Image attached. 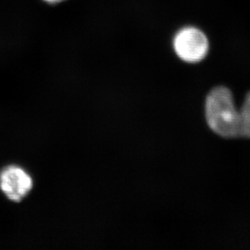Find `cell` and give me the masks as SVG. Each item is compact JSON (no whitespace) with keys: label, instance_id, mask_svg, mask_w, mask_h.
<instances>
[{"label":"cell","instance_id":"6da1fadb","mask_svg":"<svg viewBox=\"0 0 250 250\" xmlns=\"http://www.w3.org/2000/svg\"><path fill=\"white\" fill-rule=\"evenodd\" d=\"M206 117L210 129L224 138L240 136V113L234 105L231 91L226 87L211 90L206 102Z\"/></svg>","mask_w":250,"mask_h":250},{"label":"cell","instance_id":"277c9868","mask_svg":"<svg viewBox=\"0 0 250 250\" xmlns=\"http://www.w3.org/2000/svg\"><path fill=\"white\" fill-rule=\"evenodd\" d=\"M240 113V136L250 138V92L246 96Z\"/></svg>","mask_w":250,"mask_h":250},{"label":"cell","instance_id":"3957f363","mask_svg":"<svg viewBox=\"0 0 250 250\" xmlns=\"http://www.w3.org/2000/svg\"><path fill=\"white\" fill-rule=\"evenodd\" d=\"M33 187V178L23 167L8 166L0 172V189L12 202L23 200Z\"/></svg>","mask_w":250,"mask_h":250},{"label":"cell","instance_id":"7a4b0ae2","mask_svg":"<svg viewBox=\"0 0 250 250\" xmlns=\"http://www.w3.org/2000/svg\"><path fill=\"white\" fill-rule=\"evenodd\" d=\"M173 50L182 61L195 63L205 59L209 41L204 32L194 26H186L177 31L172 41Z\"/></svg>","mask_w":250,"mask_h":250},{"label":"cell","instance_id":"5b68a950","mask_svg":"<svg viewBox=\"0 0 250 250\" xmlns=\"http://www.w3.org/2000/svg\"><path fill=\"white\" fill-rule=\"evenodd\" d=\"M45 2H48V3H51V4H55V3H58V2H62L64 0H44Z\"/></svg>","mask_w":250,"mask_h":250}]
</instances>
